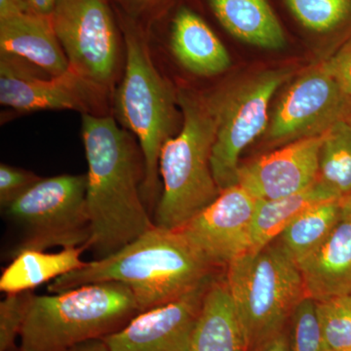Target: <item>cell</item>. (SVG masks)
Listing matches in <instances>:
<instances>
[{"instance_id":"836d02e7","label":"cell","mask_w":351,"mask_h":351,"mask_svg":"<svg viewBox=\"0 0 351 351\" xmlns=\"http://www.w3.org/2000/svg\"><path fill=\"white\" fill-rule=\"evenodd\" d=\"M11 351H22L20 348H16ZM71 351H108L107 346L103 339H94V341H87L82 345L76 346L75 350Z\"/></svg>"},{"instance_id":"44dd1931","label":"cell","mask_w":351,"mask_h":351,"mask_svg":"<svg viewBox=\"0 0 351 351\" xmlns=\"http://www.w3.org/2000/svg\"><path fill=\"white\" fill-rule=\"evenodd\" d=\"M339 200L319 182L295 195L258 200L251 226L250 251L258 252L271 244L302 212L326 201Z\"/></svg>"},{"instance_id":"d6986e66","label":"cell","mask_w":351,"mask_h":351,"mask_svg":"<svg viewBox=\"0 0 351 351\" xmlns=\"http://www.w3.org/2000/svg\"><path fill=\"white\" fill-rule=\"evenodd\" d=\"M221 25L235 38L269 50L286 44L282 25L267 0H208Z\"/></svg>"},{"instance_id":"e0dca14e","label":"cell","mask_w":351,"mask_h":351,"mask_svg":"<svg viewBox=\"0 0 351 351\" xmlns=\"http://www.w3.org/2000/svg\"><path fill=\"white\" fill-rule=\"evenodd\" d=\"M170 50L189 73L210 77L225 73L232 59L205 21L186 7L176 13L170 29Z\"/></svg>"},{"instance_id":"4316f807","label":"cell","mask_w":351,"mask_h":351,"mask_svg":"<svg viewBox=\"0 0 351 351\" xmlns=\"http://www.w3.org/2000/svg\"><path fill=\"white\" fill-rule=\"evenodd\" d=\"M32 295V291L6 294L0 302V351L15 350Z\"/></svg>"},{"instance_id":"ba28073f","label":"cell","mask_w":351,"mask_h":351,"mask_svg":"<svg viewBox=\"0 0 351 351\" xmlns=\"http://www.w3.org/2000/svg\"><path fill=\"white\" fill-rule=\"evenodd\" d=\"M292 73L269 69L208 96L217 124L211 165L221 191L239 184L240 156L267 128L270 101Z\"/></svg>"},{"instance_id":"5bb4252c","label":"cell","mask_w":351,"mask_h":351,"mask_svg":"<svg viewBox=\"0 0 351 351\" xmlns=\"http://www.w3.org/2000/svg\"><path fill=\"white\" fill-rule=\"evenodd\" d=\"M325 135L294 141L240 166L237 184L258 200L276 199L306 191L317 181Z\"/></svg>"},{"instance_id":"9c48e42d","label":"cell","mask_w":351,"mask_h":351,"mask_svg":"<svg viewBox=\"0 0 351 351\" xmlns=\"http://www.w3.org/2000/svg\"><path fill=\"white\" fill-rule=\"evenodd\" d=\"M51 18L69 68L112 96L125 49L108 0H58Z\"/></svg>"},{"instance_id":"d590c367","label":"cell","mask_w":351,"mask_h":351,"mask_svg":"<svg viewBox=\"0 0 351 351\" xmlns=\"http://www.w3.org/2000/svg\"><path fill=\"white\" fill-rule=\"evenodd\" d=\"M348 122H350V123L351 124V112L350 113V115H348Z\"/></svg>"},{"instance_id":"277c9868","label":"cell","mask_w":351,"mask_h":351,"mask_svg":"<svg viewBox=\"0 0 351 351\" xmlns=\"http://www.w3.org/2000/svg\"><path fill=\"white\" fill-rule=\"evenodd\" d=\"M177 97L181 129L166 141L158 159L163 189L154 225L168 230L186 225L221 193L211 165L217 124L209 98L186 88Z\"/></svg>"},{"instance_id":"d6a6232c","label":"cell","mask_w":351,"mask_h":351,"mask_svg":"<svg viewBox=\"0 0 351 351\" xmlns=\"http://www.w3.org/2000/svg\"><path fill=\"white\" fill-rule=\"evenodd\" d=\"M23 12L29 11L22 0H0V19Z\"/></svg>"},{"instance_id":"8d00e7d4","label":"cell","mask_w":351,"mask_h":351,"mask_svg":"<svg viewBox=\"0 0 351 351\" xmlns=\"http://www.w3.org/2000/svg\"><path fill=\"white\" fill-rule=\"evenodd\" d=\"M336 351H351V348H346V350H336Z\"/></svg>"},{"instance_id":"4dcf8cb0","label":"cell","mask_w":351,"mask_h":351,"mask_svg":"<svg viewBox=\"0 0 351 351\" xmlns=\"http://www.w3.org/2000/svg\"><path fill=\"white\" fill-rule=\"evenodd\" d=\"M255 351H291L288 332L286 330L278 332L265 341Z\"/></svg>"},{"instance_id":"cb8c5ba5","label":"cell","mask_w":351,"mask_h":351,"mask_svg":"<svg viewBox=\"0 0 351 351\" xmlns=\"http://www.w3.org/2000/svg\"><path fill=\"white\" fill-rule=\"evenodd\" d=\"M315 302L326 351L351 348V295Z\"/></svg>"},{"instance_id":"e575fe53","label":"cell","mask_w":351,"mask_h":351,"mask_svg":"<svg viewBox=\"0 0 351 351\" xmlns=\"http://www.w3.org/2000/svg\"><path fill=\"white\" fill-rule=\"evenodd\" d=\"M339 201H341V210H343V218L351 219V193Z\"/></svg>"},{"instance_id":"5b68a950","label":"cell","mask_w":351,"mask_h":351,"mask_svg":"<svg viewBox=\"0 0 351 351\" xmlns=\"http://www.w3.org/2000/svg\"><path fill=\"white\" fill-rule=\"evenodd\" d=\"M138 313L130 289L115 281L87 284L55 295H34L19 348L71 351L119 331Z\"/></svg>"},{"instance_id":"30bf717a","label":"cell","mask_w":351,"mask_h":351,"mask_svg":"<svg viewBox=\"0 0 351 351\" xmlns=\"http://www.w3.org/2000/svg\"><path fill=\"white\" fill-rule=\"evenodd\" d=\"M110 96L75 69L51 76L29 62L0 54V103L16 112L71 110L108 115Z\"/></svg>"},{"instance_id":"9a60e30c","label":"cell","mask_w":351,"mask_h":351,"mask_svg":"<svg viewBox=\"0 0 351 351\" xmlns=\"http://www.w3.org/2000/svg\"><path fill=\"white\" fill-rule=\"evenodd\" d=\"M0 54L29 62L51 76L69 68L50 16L23 12L1 18Z\"/></svg>"},{"instance_id":"484cf974","label":"cell","mask_w":351,"mask_h":351,"mask_svg":"<svg viewBox=\"0 0 351 351\" xmlns=\"http://www.w3.org/2000/svg\"><path fill=\"white\" fill-rule=\"evenodd\" d=\"M289 322L291 351H326L314 300L304 298Z\"/></svg>"},{"instance_id":"2e32d148","label":"cell","mask_w":351,"mask_h":351,"mask_svg":"<svg viewBox=\"0 0 351 351\" xmlns=\"http://www.w3.org/2000/svg\"><path fill=\"white\" fill-rule=\"evenodd\" d=\"M298 267L307 298L321 302L350 295L351 219H341L325 243Z\"/></svg>"},{"instance_id":"1f68e13d","label":"cell","mask_w":351,"mask_h":351,"mask_svg":"<svg viewBox=\"0 0 351 351\" xmlns=\"http://www.w3.org/2000/svg\"><path fill=\"white\" fill-rule=\"evenodd\" d=\"M22 1L29 12L51 17L58 0H22Z\"/></svg>"},{"instance_id":"ac0fdd59","label":"cell","mask_w":351,"mask_h":351,"mask_svg":"<svg viewBox=\"0 0 351 351\" xmlns=\"http://www.w3.org/2000/svg\"><path fill=\"white\" fill-rule=\"evenodd\" d=\"M189 351H249L225 276L215 277L207 289Z\"/></svg>"},{"instance_id":"7402d4cb","label":"cell","mask_w":351,"mask_h":351,"mask_svg":"<svg viewBox=\"0 0 351 351\" xmlns=\"http://www.w3.org/2000/svg\"><path fill=\"white\" fill-rule=\"evenodd\" d=\"M341 219V201L319 203L302 212L276 241L298 265L325 243Z\"/></svg>"},{"instance_id":"52a82bcc","label":"cell","mask_w":351,"mask_h":351,"mask_svg":"<svg viewBox=\"0 0 351 351\" xmlns=\"http://www.w3.org/2000/svg\"><path fill=\"white\" fill-rule=\"evenodd\" d=\"M87 176L41 179L5 209L21 226L22 239L11 256L25 250L84 246L91 237L87 206Z\"/></svg>"},{"instance_id":"6da1fadb","label":"cell","mask_w":351,"mask_h":351,"mask_svg":"<svg viewBox=\"0 0 351 351\" xmlns=\"http://www.w3.org/2000/svg\"><path fill=\"white\" fill-rule=\"evenodd\" d=\"M87 206L96 258L112 255L154 228L142 195L144 159L131 133L110 115L82 114Z\"/></svg>"},{"instance_id":"f1b7e54d","label":"cell","mask_w":351,"mask_h":351,"mask_svg":"<svg viewBox=\"0 0 351 351\" xmlns=\"http://www.w3.org/2000/svg\"><path fill=\"white\" fill-rule=\"evenodd\" d=\"M121 13L138 24L154 22L169 0H114Z\"/></svg>"},{"instance_id":"603a6c76","label":"cell","mask_w":351,"mask_h":351,"mask_svg":"<svg viewBox=\"0 0 351 351\" xmlns=\"http://www.w3.org/2000/svg\"><path fill=\"white\" fill-rule=\"evenodd\" d=\"M317 182L339 199L351 193V124L346 119L326 132L321 147Z\"/></svg>"},{"instance_id":"3957f363","label":"cell","mask_w":351,"mask_h":351,"mask_svg":"<svg viewBox=\"0 0 351 351\" xmlns=\"http://www.w3.org/2000/svg\"><path fill=\"white\" fill-rule=\"evenodd\" d=\"M125 61L113 92L114 110L122 127L137 138L144 159L142 195L154 204L159 191L158 159L166 141L175 136L177 93L161 75L152 57L145 27L120 14Z\"/></svg>"},{"instance_id":"f546056e","label":"cell","mask_w":351,"mask_h":351,"mask_svg":"<svg viewBox=\"0 0 351 351\" xmlns=\"http://www.w3.org/2000/svg\"><path fill=\"white\" fill-rule=\"evenodd\" d=\"M322 66L338 83L343 93L351 99V41Z\"/></svg>"},{"instance_id":"4fadbf2b","label":"cell","mask_w":351,"mask_h":351,"mask_svg":"<svg viewBox=\"0 0 351 351\" xmlns=\"http://www.w3.org/2000/svg\"><path fill=\"white\" fill-rule=\"evenodd\" d=\"M213 279L175 301L138 313L103 339L108 351H189L203 300Z\"/></svg>"},{"instance_id":"d4e9b609","label":"cell","mask_w":351,"mask_h":351,"mask_svg":"<svg viewBox=\"0 0 351 351\" xmlns=\"http://www.w3.org/2000/svg\"><path fill=\"white\" fill-rule=\"evenodd\" d=\"M302 25L313 32H326L348 17L351 0H286Z\"/></svg>"},{"instance_id":"83f0119b","label":"cell","mask_w":351,"mask_h":351,"mask_svg":"<svg viewBox=\"0 0 351 351\" xmlns=\"http://www.w3.org/2000/svg\"><path fill=\"white\" fill-rule=\"evenodd\" d=\"M41 179L43 178L32 171L2 163L0 165V205L2 209H7Z\"/></svg>"},{"instance_id":"8fae6325","label":"cell","mask_w":351,"mask_h":351,"mask_svg":"<svg viewBox=\"0 0 351 351\" xmlns=\"http://www.w3.org/2000/svg\"><path fill=\"white\" fill-rule=\"evenodd\" d=\"M350 112L351 99L321 64L288 88L272 115L267 140L289 144L323 135Z\"/></svg>"},{"instance_id":"7c38bea8","label":"cell","mask_w":351,"mask_h":351,"mask_svg":"<svg viewBox=\"0 0 351 351\" xmlns=\"http://www.w3.org/2000/svg\"><path fill=\"white\" fill-rule=\"evenodd\" d=\"M258 199L237 184L178 228L217 269L250 251L251 226Z\"/></svg>"},{"instance_id":"8992f818","label":"cell","mask_w":351,"mask_h":351,"mask_svg":"<svg viewBox=\"0 0 351 351\" xmlns=\"http://www.w3.org/2000/svg\"><path fill=\"white\" fill-rule=\"evenodd\" d=\"M225 278L249 351L286 330L306 297L301 270L276 241L233 261Z\"/></svg>"},{"instance_id":"ffe728a7","label":"cell","mask_w":351,"mask_h":351,"mask_svg":"<svg viewBox=\"0 0 351 351\" xmlns=\"http://www.w3.org/2000/svg\"><path fill=\"white\" fill-rule=\"evenodd\" d=\"M86 246L64 248L58 253L25 250L13 258L12 263L2 272L0 290L5 294L32 291L44 283L55 280L86 265L82 254Z\"/></svg>"},{"instance_id":"7a4b0ae2","label":"cell","mask_w":351,"mask_h":351,"mask_svg":"<svg viewBox=\"0 0 351 351\" xmlns=\"http://www.w3.org/2000/svg\"><path fill=\"white\" fill-rule=\"evenodd\" d=\"M218 271L179 230L154 226L112 255L51 281L48 291L59 294L87 284L115 281L130 289L144 313L189 294Z\"/></svg>"}]
</instances>
